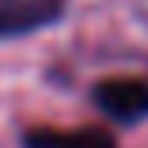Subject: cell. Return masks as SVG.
<instances>
[{"mask_svg": "<svg viewBox=\"0 0 148 148\" xmlns=\"http://www.w3.org/2000/svg\"><path fill=\"white\" fill-rule=\"evenodd\" d=\"M90 101L108 123L137 127L148 119V79L145 76H105L90 87Z\"/></svg>", "mask_w": 148, "mask_h": 148, "instance_id": "cell-1", "label": "cell"}, {"mask_svg": "<svg viewBox=\"0 0 148 148\" xmlns=\"http://www.w3.org/2000/svg\"><path fill=\"white\" fill-rule=\"evenodd\" d=\"M65 18V0H0V43L33 36Z\"/></svg>", "mask_w": 148, "mask_h": 148, "instance_id": "cell-2", "label": "cell"}, {"mask_svg": "<svg viewBox=\"0 0 148 148\" xmlns=\"http://www.w3.org/2000/svg\"><path fill=\"white\" fill-rule=\"evenodd\" d=\"M22 148H119V145L112 130L105 127H72V130L29 127L22 134Z\"/></svg>", "mask_w": 148, "mask_h": 148, "instance_id": "cell-3", "label": "cell"}]
</instances>
